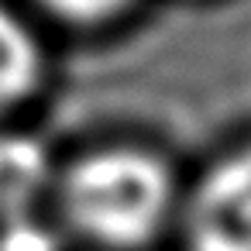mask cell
I'll return each mask as SVG.
<instances>
[{"label": "cell", "instance_id": "1", "mask_svg": "<svg viewBox=\"0 0 251 251\" xmlns=\"http://www.w3.org/2000/svg\"><path fill=\"white\" fill-rule=\"evenodd\" d=\"M176 200L162 158L138 148H107L79 158L62 179L69 224L97 244L138 248L158 234Z\"/></svg>", "mask_w": 251, "mask_h": 251}, {"label": "cell", "instance_id": "2", "mask_svg": "<svg viewBox=\"0 0 251 251\" xmlns=\"http://www.w3.org/2000/svg\"><path fill=\"white\" fill-rule=\"evenodd\" d=\"M189 251H251V145L220 158L186 210Z\"/></svg>", "mask_w": 251, "mask_h": 251}, {"label": "cell", "instance_id": "3", "mask_svg": "<svg viewBox=\"0 0 251 251\" xmlns=\"http://www.w3.org/2000/svg\"><path fill=\"white\" fill-rule=\"evenodd\" d=\"M49 186V151L38 138L0 134V220L28 217Z\"/></svg>", "mask_w": 251, "mask_h": 251}, {"label": "cell", "instance_id": "4", "mask_svg": "<svg viewBox=\"0 0 251 251\" xmlns=\"http://www.w3.org/2000/svg\"><path fill=\"white\" fill-rule=\"evenodd\" d=\"M42 79V49L35 35L0 7V107L28 97Z\"/></svg>", "mask_w": 251, "mask_h": 251}, {"label": "cell", "instance_id": "5", "mask_svg": "<svg viewBox=\"0 0 251 251\" xmlns=\"http://www.w3.org/2000/svg\"><path fill=\"white\" fill-rule=\"evenodd\" d=\"M0 251H55V237L28 217H11L0 224Z\"/></svg>", "mask_w": 251, "mask_h": 251}, {"label": "cell", "instance_id": "6", "mask_svg": "<svg viewBox=\"0 0 251 251\" xmlns=\"http://www.w3.org/2000/svg\"><path fill=\"white\" fill-rule=\"evenodd\" d=\"M49 11H55L59 18L66 21H83V25H93V21H107L114 14H121L124 7H131L134 0H42Z\"/></svg>", "mask_w": 251, "mask_h": 251}]
</instances>
